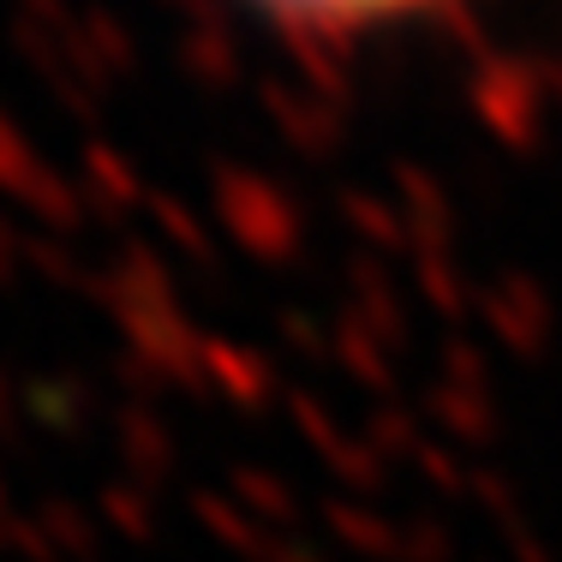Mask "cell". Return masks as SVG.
<instances>
[{
    "label": "cell",
    "instance_id": "6da1fadb",
    "mask_svg": "<svg viewBox=\"0 0 562 562\" xmlns=\"http://www.w3.org/2000/svg\"><path fill=\"white\" fill-rule=\"evenodd\" d=\"M258 7L288 24H312V31H366V24L407 19V12L437 7V0H258Z\"/></svg>",
    "mask_w": 562,
    "mask_h": 562
}]
</instances>
